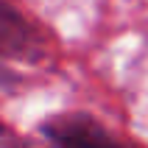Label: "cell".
Here are the masks:
<instances>
[{"label":"cell","instance_id":"6da1fadb","mask_svg":"<svg viewBox=\"0 0 148 148\" xmlns=\"http://www.w3.org/2000/svg\"><path fill=\"white\" fill-rule=\"evenodd\" d=\"M53 59L48 36L11 3L0 0V81L23 78L28 70L48 67Z\"/></svg>","mask_w":148,"mask_h":148},{"label":"cell","instance_id":"7a4b0ae2","mask_svg":"<svg viewBox=\"0 0 148 148\" xmlns=\"http://www.w3.org/2000/svg\"><path fill=\"white\" fill-rule=\"evenodd\" d=\"M42 132L56 148H129L87 112L59 115L42 126Z\"/></svg>","mask_w":148,"mask_h":148},{"label":"cell","instance_id":"3957f363","mask_svg":"<svg viewBox=\"0 0 148 148\" xmlns=\"http://www.w3.org/2000/svg\"><path fill=\"white\" fill-rule=\"evenodd\" d=\"M0 148H20V143H17L14 132H8L3 123H0Z\"/></svg>","mask_w":148,"mask_h":148}]
</instances>
